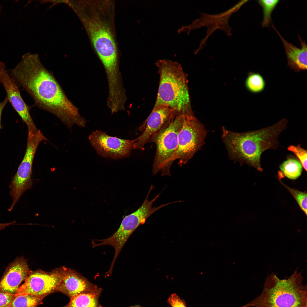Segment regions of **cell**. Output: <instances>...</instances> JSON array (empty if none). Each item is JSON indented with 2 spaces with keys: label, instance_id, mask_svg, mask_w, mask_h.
Segmentation results:
<instances>
[{
  "label": "cell",
  "instance_id": "2e32d148",
  "mask_svg": "<svg viewBox=\"0 0 307 307\" xmlns=\"http://www.w3.org/2000/svg\"><path fill=\"white\" fill-rule=\"evenodd\" d=\"M55 292H61L70 299L78 294L101 292V289L74 270L67 268L64 276Z\"/></svg>",
  "mask_w": 307,
  "mask_h": 307
},
{
  "label": "cell",
  "instance_id": "8992f818",
  "mask_svg": "<svg viewBox=\"0 0 307 307\" xmlns=\"http://www.w3.org/2000/svg\"><path fill=\"white\" fill-rule=\"evenodd\" d=\"M186 116L177 114L169 123L152 136L148 142L155 143L156 152L152 166V173L161 172L162 176H171L170 160L177 149L178 135Z\"/></svg>",
  "mask_w": 307,
  "mask_h": 307
},
{
  "label": "cell",
  "instance_id": "e0dca14e",
  "mask_svg": "<svg viewBox=\"0 0 307 307\" xmlns=\"http://www.w3.org/2000/svg\"><path fill=\"white\" fill-rule=\"evenodd\" d=\"M272 26L281 40L285 50L287 61V66L296 72L307 70V47L299 36L301 48L294 46L286 41L281 36L271 22Z\"/></svg>",
  "mask_w": 307,
  "mask_h": 307
},
{
  "label": "cell",
  "instance_id": "83f0119b",
  "mask_svg": "<svg viewBox=\"0 0 307 307\" xmlns=\"http://www.w3.org/2000/svg\"><path fill=\"white\" fill-rule=\"evenodd\" d=\"M10 224L9 223H0V230L5 229L6 227L9 226Z\"/></svg>",
  "mask_w": 307,
  "mask_h": 307
},
{
  "label": "cell",
  "instance_id": "8fae6325",
  "mask_svg": "<svg viewBox=\"0 0 307 307\" xmlns=\"http://www.w3.org/2000/svg\"><path fill=\"white\" fill-rule=\"evenodd\" d=\"M89 139L98 154L104 157L115 159L126 157L134 149V140L121 139L110 136L99 130L92 132Z\"/></svg>",
  "mask_w": 307,
  "mask_h": 307
},
{
  "label": "cell",
  "instance_id": "4316f807",
  "mask_svg": "<svg viewBox=\"0 0 307 307\" xmlns=\"http://www.w3.org/2000/svg\"><path fill=\"white\" fill-rule=\"evenodd\" d=\"M8 102V100L7 98L6 97L4 100L0 102V130L2 128V126L1 124V117L4 109Z\"/></svg>",
  "mask_w": 307,
  "mask_h": 307
},
{
  "label": "cell",
  "instance_id": "5b68a950",
  "mask_svg": "<svg viewBox=\"0 0 307 307\" xmlns=\"http://www.w3.org/2000/svg\"><path fill=\"white\" fill-rule=\"evenodd\" d=\"M94 47L104 66L108 86H118L122 83L118 67L116 45L113 36L104 23L96 19L82 18Z\"/></svg>",
  "mask_w": 307,
  "mask_h": 307
},
{
  "label": "cell",
  "instance_id": "52a82bcc",
  "mask_svg": "<svg viewBox=\"0 0 307 307\" xmlns=\"http://www.w3.org/2000/svg\"><path fill=\"white\" fill-rule=\"evenodd\" d=\"M154 187L151 185L147 195L140 206L136 211L126 216L123 219L117 230L111 236L107 238L96 240L94 246L96 247L109 245L113 246L115 250L113 258L111 262L114 264L120 251L128 238L133 232L140 225L144 224L146 219L155 212L168 205L172 202L161 204L157 207H152L154 202L159 197L160 193L150 201L148 197Z\"/></svg>",
  "mask_w": 307,
  "mask_h": 307
},
{
  "label": "cell",
  "instance_id": "d6986e66",
  "mask_svg": "<svg viewBox=\"0 0 307 307\" xmlns=\"http://www.w3.org/2000/svg\"><path fill=\"white\" fill-rule=\"evenodd\" d=\"M101 292L83 293L70 299L69 302L63 307H101L98 301Z\"/></svg>",
  "mask_w": 307,
  "mask_h": 307
},
{
  "label": "cell",
  "instance_id": "603a6c76",
  "mask_svg": "<svg viewBox=\"0 0 307 307\" xmlns=\"http://www.w3.org/2000/svg\"><path fill=\"white\" fill-rule=\"evenodd\" d=\"M281 183L289 192L295 199L301 209L307 215V193L290 188L279 180Z\"/></svg>",
  "mask_w": 307,
  "mask_h": 307
},
{
  "label": "cell",
  "instance_id": "3957f363",
  "mask_svg": "<svg viewBox=\"0 0 307 307\" xmlns=\"http://www.w3.org/2000/svg\"><path fill=\"white\" fill-rule=\"evenodd\" d=\"M159 77L154 107L165 105L185 116H193L186 74L177 61L163 59L155 63Z\"/></svg>",
  "mask_w": 307,
  "mask_h": 307
},
{
  "label": "cell",
  "instance_id": "ac0fdd59",
  "mask_svg": "<svg viewBox=\"0 0 307 307\" xmlns=\"http://www.w3.org/2000/svg\"><path fill=\"white\" fill-rule=\"evenodd\" d=\"M278 175L279 179L286 177L292 180L297 179L301 175L303 167L299 160L293 157H288L279 166Z\"/></svg>",
  "mask_w": 307,
  "mask_h": 307
},
{
  "label": "cell",
  "instance_id": "7402d4cb",
  "mask_svg": "<svg viewBox=\"0 0 307 307\" xmlns=\"http://www.w3.org/2000/svg\"><path fill=\"white\" fill-rule=\"evenodd\" d=\"M278 0H259L258 3L262 7L263 13V19L262 26L268 27L271 22L272 13L279 2Z\"/></svg>",
  "mask_w": 307,
  "mask_h": 307
},
{
  "label": "cell",
  "instance_id": "5bb4252c",
  "mask_svg": "<svg viewBox=\"0 0 307 307\" xmlns=\"http://www.w3.org/2000/svg\"><path fill=\"white\" fill-rule=\"evenodd\" d=\"M246 0L240 1L231 9L225 12L217 14L210 15L202 14V16L194 20L190 24L182 26L178 29L179 33L186 32L189 34L190 30L205 26L208 28L207 35L201 43L198 51L206 41L208 38L216 29L219 28L225 32L229 35L231 34V28L228 24L230 16L237 11L246 2Z\"/></svg>",
  "mask_w": 307,
  "mask_h": 307
},
{
  "label": "cell",
  "instance_id": "7a4b0ae2",
  "mask_svg": "<svg viewBox=\"0 0 307 307\" xmlns=\"http://www.w3.org/2000/svg\"><path fill=\"white\" fill-rule=\"evenodd\" d=\"M288 122L286 119L283 118L269 126L241 133L222 127V138L229 157L262 171V154L267 150L277 149L279 136L287 128Z\"/></svg>",
  "mask_w": 307,
  "mask_h": 307
},
{
  "label": "cell",
  "instance_id": "44dd1931",
  "mask_svg": "<svg viewBox=\"0 0 307 307\" xmlns=\"http://www.w3.org/2000/svg\"><path fill=\"white\" fill-rule=\"evenodd\" d=\"M245 86L248 90L253 93H258L262 92L265 87V81L260 74L250 72L246 80Z\"/></svg>",
  "mask_w": 307,
  "mask_h": 307
},
{
  "label": "cell",
  "instance_id": "9a60e30c",
  "mask_svg": "<svg viewBox=\"0 0 307 307\" xmlns=\"http://www.w3.org/2000/svg\"><path fill=\"white\" fill-rule=\"evenodd\" d=\"M0 281V291L16 294L20 283L29 275L30 270L26 260L18 257L6 267Z\"/></svg>",
  "mask_w": 307,
  "mask_h": 307
},
{
  "label": "cell",
  "instance_id": "6da1fadb",
  "mask_svg": "<svg viewBox=\"0 0 307 307\" xmlns=\"http://www.w3.org/2000/svg\"><path fill=\"white\" fill-rule=\"evenodd\" d=\"M18 86L31 96L34 105L57 117L69 128L85 126L86 120L69 99L52 73L42 64L38 55L27 54L8 71Z\"/></svg>",
  "mask_w": 307,
  "mask_h": 307
},
{
  "label": "cell",
  "instance_id": "30bf717a",
  "mask_svg": "<svg viewBox=\"0 0 307 307\" xmlns=\"http://www.w3.org/2000/svg\"><path fill=\"white\" fill-rule=\"evenodd\" d=\"M67 268L63 266L50 272L41 270L32 271L24 282L18 288L16 294L47 296L55 292L57 287L64 276Z\"/></svg>",
  "mask_w": 307,
  "mask_h": 307
},
{
  "label": "cell",
  "instance_id": "9c48e42d",
  "mask_svg": "<svg viewBox=\"0 0 307 307\" xmlns=\"http://www.w3.org/2000/svg\"><path fill=\"white\" fill-rule=\"evenodd\" d=\"M204 126L194 116H186L178 135L175 152L170 160L171 165L178 160L181 167L185 164L202 146L206 134Z\"/></svg>",
  "mask_w": 307,
  "mask_h": 307
},
{
  "label": "cell",
  "instance_id": "ffe728a7",
  "mask_svg": "<svg viewBox=\"0 0 307 307\" xmlns=\"http://www.w3.org/2000/svg\"><path fill=\"white\" fill-rule=\"evenodd\" d=\"M17 294L8 307H38L43 304L46 295L38 296L29 294Z\"/></svg>",
  "mask_w": 307,
  "mask_h": 307
},
{
  "label": "cell",
  "instance_id": "484cf974",
  "mask_svg": "<svg viewBox=\"0 0 307 307\" xmlns=\"http://www.w3.org/2000/svg\"><path fill=\"white\" fill-rule=\"evenodd\" d=\"M16 294H11L0 291V307H8L16 296Z\"/></svg>",
  "mask_w": 307,
  "mask_h": 307
},
{
  "label": "cell",
  "instance_id": "ba28073f",
  "mask_svg": "<svg viewBox=\"0 0 307 307\" xmlns=\"http://www.w3.org/2000/svg\"><path fill=\"white\" fill-rule=\"evenodd\" d=\"M47 139L39 130L36 133L28 132L26 149L23 158L9 187L12 202L8 209L11 211L23 193L31 188L32 167L35 154L40 143Z\"/></svg>",
  "mask_w": 307,
  "mask_h": 307
},
{
  "label": "cell",
  "instance_id": "f1b7e54d",
  "mask_svg": "<svg viewBox=\"0 0 307 307\" xmlns=\"http://www.w3.org/2000/svg\"><path fill=\"white\" fill-rule=\"evenodd\" d=\"M131 307H141V306L139 305H137L134 306H132Z\"/></svg>",
  "mask_w": 307,
  "mask_h": 307
},
{
  "label": "cell",
  "instance_id": "277c9868",
  "mask_svg": "<svg viewBox=\"0 0 307 307\" xmlns=\"http://www.w3.org/2000/svg\"><path fill=\"white\" fill-rule=\"evenodd\" d=\"M297 269L287 279L268 276L261 294L242 307H307V286Z\"/></svg>",
  "mask_w": 307,
  "mask_h": 307
},
{
  "label": "cell",
  "instance_id": "d4e9b609",
  "mask_svg": "<svg viewBox=\"0 0 307 307\" xmlns=\"http://www.w3.org/2000/svg\"><path fill=\"white\" fill-rule=\"evenodd\" d=\"M167 302L171 307H187L186 302L176 294H171L167 299Z\"/></svg>",
  "mask_w": 307,
  "mask_h": 307
},
{
  "label": "cell",
  "instance_id": "cb8c5ba5",
  "mask_svg": "<svg viewBox=\"0 0 307 307\" xmlns=\"http://www.w3.org/2000/svg\"><path fill=\"white\" fill-rule=\"evenodd\" d=\"M287 149L293 153L296 156L301 163L303 168L306 171L307 150L302 148L300 144L296 146L290 145L288 147Z\"/></svg>",
  "mask_w": 307,
  "mask_h": 307
},
{
  "label": "cell",
  "instance_id": "7c38bea8",
  "mask_svg": "<svg viewBox=\"0 0 307 307\" xmlns=\"http://www.w3.org/2000/svg\"><path fill=\"white\" fill-rule=\"evenodd\" d=\"M0 83L5 89L8 102L26 124L28 132L36 133L38 130L30 115L31 107L25 103L21 95L19 86L10 75L5 64L0 61Z\"/></svg>",
  "mask_w": 307,
  "mask_h": 307
},
{
  "label": "cell",
  "instance_id": "4fadbf2b",
  "mask_svg": "<svg viewBox=\"0 0 307 307\" xmlns=\"http://www.w3.org/2000/svg\"><path fill=\"white\" fill-rule=\"evenodd\" d=\"M176 113L165 105L154 107L148 118L139 127L141 134L134 139V149L144 150L150 138L161 129L175 117Z\"/></svg>",
  "mask_w": 307,
  "mask_h": 307
}]
</instances>
